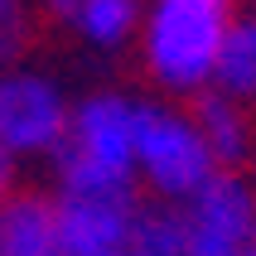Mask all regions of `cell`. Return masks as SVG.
Here are the masks:
<instances>
[{"label":"cell","mask_w":256,"mask_h":256,"mask_svg":"<svg viewBox=\"0 0 256 256\" xmlns=\"http://www.w3.org/2000/svg\"><path fill=\"white\" fill-rule=\"evenodd\" d=\"M72 102L54 72L34 63H5L0 68V150L14 164L54 160L68 136Z\"/></svg>","instance_id":"4"},{"label":"cell","mask_w":256,"mask_h":256,"mask_svg":"<svg viewBox=\"0 0 256 256\" xmlns=\"http://www.w3.org/2000/svg\"><path fill=\"white\" fill-rule=\"evenodd\" d=\"M136 116H140V102L112 87L78 97L68 116V136L48 160L54 188H140L136 184Z\"/></svg>","instance_id":"2"},{"label":"cell","mask_w":256,"mask_h":256,"mask_svg":"<svg viewBox=\"0 0 256 256\" xmlns=\"http://www.w3.org/2000/svg\"><path fill=\"white\" fill-rule=\"evenodd\" d=\"M237 256H256V242H252V246H246V252H237Z\"/></svg>","instance_id":"15"},{"label":"cell","mask_w":256,"mask_h":256,"mask_svg":"<svg viewBox=\"0 0 256 256\" xmlns=\"http://www.w3.org/2000/svg\"><path fill=\"white\" fill-rule=\"evenodd\" d=\"M194 121H198V136L208 145V155L218 160V170H242L246 160H252V116H246L242 102L222 97V92H203L194 97Z\"/></svg>","instance_id":"8"},{"label":"cell","mask_w":256,"mask_h":256,"mask_svg":"<svg viewBox=\"0 0 256 256\" xmlns=\"http://www.w3.org/2000/svg\"><path fill=\"white\" fill-rule=\"evenodd\" d=\"M179 213V256H237L256 242V184L242 170H222Z\"/></svg>","instance_id":"5"},{"label":"cell","mask_w":256,"mask_h":256,"mask_svg":"<svg viewBox=\"0 0 256 256\" xmlns=\"http://www.w3.org/2000/svg\"><path fill=\"white\" fill-rule=\"evenodd\" d=\"M218 170L208 145L198 136V121L179 102H140L136 116V184L155 194V203H188Z\"/></svg>","instance_id":"3"},{"label":"cell","mask_w":256,"mask_h":256,"mask_svg":"<svg viewBox=\"0 0 256 256\" xmlns=\"http://www.w3.org/2000/svg\"><path fill=\"white\" fill-rule=\"evenodd\" d=\"M68 29L87 48L97 54H121L140 39V24H145V0H78L68 14Z\"/></svg>","instance_id":"9"},{"label":"cell","mask_w":256,"mask_h":256,"mask_svg":"<svg viewBox=\"0 0 256 256\" xmlns=\"http://www.w3.org/2000/svg\"><path fill=\"white\" fill-rule=\"evenodd\" d=\"M34 0H0V68L20 63V54L34 39Z\"/></svg>","instance_id":"11"},{"label":"cell","mask_w":256,"mask_h":256,"mask_svg":"<svg viewBox=\"0 0 256 256\" xmlns=\"http://www.w3.org/2000/svg\"><path fill=\"white\" fill-rule=\"evenodd\" d=\"M14 188H20V164H14V160L0 150V198H10Z\"/></svg>","instance_id":"12"},{"label":"cell","mask_w":256,"mask_h":256,"mask_svg":"<svg viewBox=\"0 0 256 256\" xmlns=\"http://www.w3.org/2000/svg\"><path fill=\"white\" fill-rule=\"evenodd\" d=\"M54 213L68 256H112L136 242L140 188H54Z\"/></svg>","instance_id":"6"},{"label":"cell","mask_w":256,"mask_h":256,"mask_svg":"<svg viewBox=\"0 0 256 256\" xmlns=\"http://www.w3.org/2000/svg\"><path fill=\"white\" fill-rule=\"evenodd\" d=\"M232 20V0H145V24L136 39L145 72L170 97L213 92L218 54Z\"/></svg>","instance_id":"1"},{"label":"cell","mask_w":256,"mask_h":256,"mask_svg":"<svg viewBox=\"0 0 256 256\" xmlns=\"http://www.w3.org/2000/svg\"><path fill=\"white\" fill-rule=\"evenodd\" d=\"M34 5H44V10H54V14H68L78 0H34Z\"/></svg>","instance_id":"14"},{"label":"cell","mask_w":256,"mask_h":256,"mask_svg":"<svg viewBox=\"0 0 256 256\" xmlns=\"http://www.w3.org/2000/svg\"><path fill=\"white\" fill-rule=\"evenodd\" d=\"M112 256H160V252H150V246H145L140 237H136L130 246H121V252H112Z\"/></svg>","instance_id":"13"},{"label":"cell","mask_w":256,"mask_h":256,"mask_svg":"<svg viewBox=\"0 0 256 256\" xmlns=\"http://www.w3.org/2000/svg\"><path fill=\"white\" fill-rule=\"evenodd\" d=\"M0 256H68L54 194L14 188L10 198H0Z\"/></svg>","instance_id":"7"},{"label":"cell","mask_w":256,"mask_h":256,"mask_svg":"<svg viewBox=\"0 0 256 256\" xmlns=\"http://www.w3.org/2000/svg\"><path fill=\"white\" fill-rule=\"evenodd\" d=\"M213 92L252 106L256 102V5L246 14H237L222 39V54H218V78H213Z\"/></svg>","instance_id":"10"}]
</instances>
